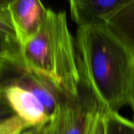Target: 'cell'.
Masks as SVG:
<instances>
[{"instance_id": "8", "label": "cell", "mask_w": 134, "mask_h": 134, "mask_svg": "<svg viewBox=\"0 0 134 134\" xmlns=\"http://www.w3.org/2000/svg\"><path fill=\"white\" fill-rule=\"evenodd\" d=\"M126 0H71L70 11L78 27L107 23Z\"/></svg>"}, {"instance_id": "7", "label": "cell", "mask_w": 134, "mask_h": 134, "mask_svg": "<svg viewBox=\"0 0 134 134\" xmlns=\"http://www.w3.org/2000/svg\"><path fill=\"white\" fill-rule=\"evenodd\" d=\"M23 44L12 21L7 1L0 3V69L24 67L22 57Z\"/></svg>"}, {"instance_id": "9", "label": "cell", "mask_w": 134, "mask_h": 134, "mask_svg": "<svg viewBox=\"0 0 134 134\" xmlns=\"http://www.w3.org/2000/svg\"><path fill=\"white\" fill-rule=\"evenodd\" d=\"M106 25L134 53V0H126L108 20Z\"/></svg>"}, {"instance_id": "1", "label": "cell", "mask_w": 134, "mask_h": 134, "mask_svg": "<svg viewBox=\"0 0 134 134\" xmlns=\"http://www.w3.org/2000/svg\"><path fill=\"white\" fill-rule=\"evenodd\" d=\"M76 49L82 86L100 108L119 113L134 98V53L105 24L79 27Z\"/></svg>"}, {"instance_id": "13", "label": "cell", "mask_w": 134, "mask_h": 134, "mask_svg": "<svg viewBox=\"0 0 134 134\" xmlns=\"http://www.w3.org/2000/svg\"><path fill=\"white\" fill-rule=\"evenodd\" d=\"M132 108H133V122H134V98H133V104H132Z\"/></svg>"}, {"instance_id": "12", "label": "cell", "mask_w": 134, "mask_h": 134, "mask_svg": "<svg viewBox=\"0 0 134 134\" xmlns=\"http://www.w3.org/2000/svg\"><path fill=\"white\" fill-rule=\"evenodd\" d=\"M51 131H52V124L50 122L49 124L42 127H40L35 133L29 134H51Z\"/></svg>"}, {"instance_id": "6", "label": "cell", "mask_w": 134, "mask_h": 134, "mask_svg": "<svg viewBox=\"0 0 134 134\" xmlns=\"http://www.w3.org/2000/svg\"><path fill=\"white\" fill-rule=\"evenodd\" d=\"M8 9L24 45L35 36L41 29L48 13V9L38 0L7 1Z\"/></svg>"}, {"instance_id": "3", "label": "cell", "mask_w": 134, "mask_h": 134, "mask_svg": "<svg viewBox=\"0 0 134 134\" xmlns=\"http://www.w3.org/2000/svg\"><path fill=\"white\" fill-rule=\"evenodd\" d=\"M100 109L93 93L82 86L77 98H68L60 105L51 121V134H87Z\"/></svg>"}, {"instance_id": "4", "label": "cell", "mask_w": 134, "mask_h": 134, "mask_svg": "<svg viewBox=\"0 0 134 134\" xmlns=\"http://www.w3.org/2000/svg\"><path fill=\"white\" fill-rule=\"evenodd\" d=\"M0 94L5 107L30 127H42L52 121L43 104L28 90L2 79Z\"/></svg>"}, {"instance_id": "10", "label": "cell", "mask_w": 134, "mask_h": 134, "mask_svg": "<svg viewBox=\"0 0 134 134\" xmlns=\"http://www.w3.org/2000/svg\"><path fill=\"white\" fill-rule=\"evenodd\" d=\"M105 113L106 134H134V122L130 121L119 113Z\"/></svg>"}, {"instance_id": "5", "label": "cell", "mask_w": 134, "mask_h": 134, "mask_svg": "<svg viewBox=\"0 0 134 134\" xmlns=\"http://www.w3.org/2000/svg\"><path fill=\"white\" fill-rule=\"evenodd\" d=\"M0 71L2 79L11 81L34 93L43 104L52 119L60 105L69 98L47 77L25 67H10L1 68Z\"/></svg>"}, {"instance_id": "2", "label": "cell", "mask_w": 134, "mask_h": 134, "mask_svg": "<svg viewBox=\"0 0 134 134\" xmlns=\"http://www.w3.org/2000/svg\"><path fill=\"white\" fill-rule=\"evenodd\" d=\"M22 57L25 68L47 77L69 98L79 96L82 81L77 49L65 12L48 9L38 34L24 45Z\"/></svg>"}, {"instance_id": "11", "label": "cell", "mask_w": 134, "mask_h": 134, "mask_svg": "<svg viewBox=\"0 0 134 134\" xmlns=\"http://www.w3.org/2000/svg\"><path fill=\"white\" fill-rule=\"evenodd\" d=\"M87 134H106L105 113L100 108Z\"/></svg>"}]
</instances>
